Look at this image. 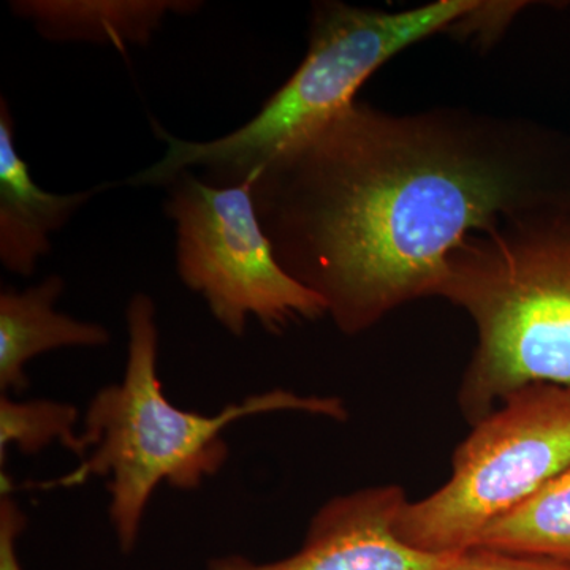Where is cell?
<instances>
[{
    "label": "cell",
    "mask_w": 570,
    "mask_h": 570,
    "mask_svg": "<svg viewBox=\"0 0 570 570\" xmlns=\"http://www.w3.org/2000/svg\"><path fill=\"white\" fill-rule=\"evenodd\" d=\"M568 469L570 387L527 385L474 426L441 490L401 508L395 534L425 553H461L478 546L491 521Z\"/></svg>",
    "instance_id": "obj_5"
},
{
    "label": "cell",
    "mask_w": 570,
    "mask_h": 570,
    "mask_svg": "<svg viewBox=\"0 0 570 570\" xmlns=\"http://www.w3.org/2000/svg\"><path fill=\"white\" fill-rule=\"evenodd\" d=\"M105 186L73 194L41 189L14 146L9 102L0 99V262L13 275L29 277L51 250V236Z\"/></svg>",
    "instance_id": "obj_8"
},
{
    "label": "cell",
    "mask_w": 570,
    "mask_h": 570,
    "mask_svg": "<svg viewBox=\"0 0 570 570\" xmlns=\"http://www.w3.org/2000/svg\"><path fill=\"white\" fill-rule=\"evenodd\" d=\"M11 11L43 39L102 45L126 55L146 47L170 14L195 13V0H17Z\"/></svg>",
    "instance_id": "obj_10"
},
{
    "label": "cell",
    "mask_w": 570,
    "mask_h": 570,
    "mask_svg": "<svg viewBox=\"0 0 570 570\" xmlns=\"http://www.w3.org/2000/svg\"><path fill=\"white\" fill-rule=\"evenodd\" d=\"M438 296L478 328L460 390L469 422L527 385L570 387V202L472 235L450 257Z\"/></svg>",
    "instance_id": "obj_4"
},
{
    "label": "cell",
    "mask_w": 570,
    "mask_h": 570,
    "mask_svg": "<svg viewBox=\"0 0 570 570\" xmlns=\"http://www.w3.org/2000/svg\"><path fill=\"white\" fill-rule=\"evenodd\" d=\"M475 547L570 560V469L491 521Z\"/></svg>",
    "instance_id": "obj_11"
},
{
    "label": "cell",
    "mask_w": 570,
    "mask_h": 570,
    "mask_svg": "<svg viewBox=\"0 0 570 570\" xmlns=\"http://www.w3.org/2000/svg\"><path fill=\"white\" fill-rule=\"evenodd\" d=\"M165 187L179 279L230 335H245L249 318L281 333L325 316L324 299L277 262L258 219L253 184L217 186L189 170Z\"/></svg>",
    "instance_id": "obj_6"
},
{
    "label": "cell",
    "mask_w": 570,
    "mask_h": 570,
    "mask_svg": "<svg viewBox=\"0 0 570 570\" xmlns=\"http://www.w3.org/2000/svg\"><path fill=\"white\" fill-rule=\"evenodd\" d=\"M80 412L73 404L61 401H14L0 397V463L6 466L7 449L14 445L22 453H39L59 442L78 460L85 455L81 433L77 425Z\"/></svg>",
    "instance_id": "obj_12"
},
{
    "label": "cell",
    "mask_w": 570,
    "mask_h": 570,
    "mask_svg": "<svg viewBox=\"0 0 570 570\" xmlns=\"http://www.w3.org/2000/svg\"><path fill=\"white\" fill-rule=\"evenodd\" d=\"M127 365L118 384L96 393L82 417L85 455L62 478L41 489L81 485L89 478L107 480L108 515L122 553H132L141 521L160 483L197 490L228 459L224 431L238 420L276 411L346 417L335 397L298 396L272 390L228 404L216 415L184 411L165 396L157 374L159 328L151 296L137 294L127 306Z\"/></svg>",
    "instance_id": "obj_3"
},
{
    "label": "cell",
    "mask_w": 570,
    "mask_h": 570,
    "mask_svg": "<svg viewBox=\"0 0 570 570\" xmlns=\"http://www.w3.org/2000/svg\"><path fill=\"white\" fill-rule=\"evenodd\" d=\"M62 292V277L51 275L24 291L7 288L0 294L2 395L28 387L26 365L36 356L63 347H102L110 343L105 326L56 311Z\"/></svg>",
    "instance_id": "obj_9"
},
{
    "label": "cell",
    "mask_w": 570,
    "mask_h": 570,
    "mask_svg": "<svg viewBox=\"0 0 570 570\" xmlns=\"http://www.w3.org/2000/svg\"><path fill=\"white\" fill-rule=\"evenodd\" d=\"M407 499L400 487L358 490L326 502L311 520L302 549L284 560L255 562L225 554L206 570H439L453 554L412 549L395 534Z\"/></svg>",
    "instance_id": "obj_7"
},
{
    "label": "cell",
    "mask_w": 570,
    "mask_h": 570,
    "mask_svg": "<svg viewBox=\"0 0 570 570\" xmlns=\"http://www.w3.org/2000/svg\"><path fill=\"white\" fill-rule=\"evenodd\" d=\"M515 13L513 2L483 0H436L403 11L316 3L305 59L250 121L209 141L183 140L154 122V132L167 146L163 159L129 184L165 187L194 168L217 186L250 183L277 154L351 108L371 75L401 51L441 32L491 40Z\"/></svg>",
    "instance_id": "obj_2"
},
{
    "label": "cell",
    "mask_w": 570,
    "mask_h": 570,
    "mask_svg": "<svg viewBox=\"0 0 570 570\" xmlns=\"http://www.w3.org/2000/svg\"><path fill=\"white\" fill-rule=\"evenodd\" d=\"M277 262L347 335L438 296L450 257L504 220L570 202V135L464 110L355 102L254 176Z\"/></svg>",
    "instance_id": "obj_1"
},
{
    "label": "cell",
    "mask_w": 570,
    "mask_h": 570,
    "mask_svg": "<svg viewBox=\"0 0 570 570\" xmlns=\"http://www.w3.org/2000/svg\"><path fill=\"white\" fill-rule=\"evenodd\" d=\"M439 570H570V560L527 557V554L472 547L456 553Z\"/></svg>",
    "instance_id": "obj_13"
},
{
    "label": "cell",
    "mask_w": 570,
    "mask_h": 570,
    "mask_svg": "<svg viewBox=\"0 0 570 570\" xmlns=\"http://www.w3.org/2000/svg\"><path fill=\"white\" fill-rule=\"evenodd\" d=\"M2 498H0V570H24L18 554V542L24 531L28 519L11 497L9 478L2 479Z\"/></svg>",
    "instance_id": "obj_14"
}]
</instances>
